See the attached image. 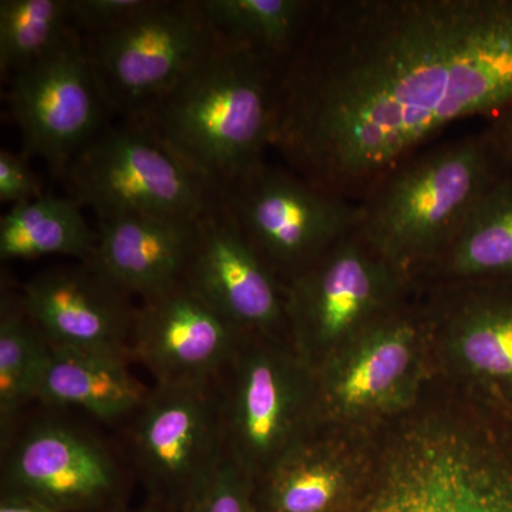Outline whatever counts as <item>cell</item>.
Segmentation results:
<instances>
[{
	"mask_svg": "<svg viewBox=\"0 0 512 512\" xmlns=\"http://www.w3.org/2000/svg\"><path fill=\"white\" fill-rule=\"evenodd\" d=\"M224 198L249 244L284 286L360 221L359 202L265 160L229 185Z\"/></svg>",
	"mask_w": 512,
	"mask_h": 512,
	"instance_id": "obj_10",
	"label": "cell"
},
{
	"mask_svg": "<svg viewBox=\"0 0 512 512\" xmlns=\"http://www.w3.org/2000/svg\"><path fill=\"white\" fill-rule=\"evenodd\" d=\"M148 0H70L74 29L82 36L114 28L136 15Z\"/></svg>",
	"mask_w": 512,
	"mask_h": 512,
	"instance_id": "obj_27",
	"label": "cell"
},
{
	"mask_svg": "<svg viewBox=\"0 0 512 512\" xmlns=\"http://www.w3.org/2000/svg\"><path fill=\"white\" fill-rule=\"evenodd\" d=\"M83 40L107 107L127 119L167 93L220 43L200 0H148L120 25Z\"/></svg>",
	"mask_w": 512,
	"mask_h": 512,
	"instance_id": "obj_9",
	"label": "cell"
},
{
	"mask_svg": "<svg viewBox=\"0 0 512 512\" xmlns=\"http://www.w3.org/2000/svg\"><path fill=\"white\" fill-rule=\"evenodd\" d=\"M63 177L67 195L90 208L99 221L126 215L197 220L224 194L131 120L101 131Z\"/></svg>",
	"mask_w": 512,
	"mask_h": 512,
	"instance_id": "obj_8",
	"label": "cell"
},
{
	"mask_svg": "<svg viewBox=\"0 0 512 512\" xmlns=\"http://www.w3.org/2000/svg\"><path fill=\"white\" fill-rule=\"evenodd\" d=\"M348 512H512V420L433 380L373 434Z\"/></svg>",
	"mask_w": 512,
	"mask_h": 512,
	"instance_id": "obj_2",
	"label": "cell"
},
{
	"mask_svg": "<svg viewBox=\"0 0 512 512\" xmlns=\"http://www.w3.org/2000/svg\"><path fill=\"white\" fill-rule=\"evenodd\" d=\"M39 177L30 168L28 156L0 151V202L18 205L42 197Z\"/></svg>",
	"mask_w": 512,
	"mask_h": 512,
	"instance_id": "obj_28",
	"label": "cell"
},
{
	"mask_svg": "<svg viewBox=\"0 0 512 512\" xmlns=\"http://www.w3.org/2000/svg\"><path fill=\"white\" fill-rule=\"evenodd\" d=\"M429 312L434 379L512 420V284L420 288Z\"/></svg>",
	"mask_w": 512,
	"mask_h": 512,
	"instance_id": "obj_12",
	"label": "cell"
},
{
	"mask_svg": "<svg viewBox=\"0 0 512 512\" xmlns=\"http://www.w3.org/2000/svg\"><path fill=\"white\" fill-rule=\"evenodd\" d=\"M10 111L25 156L43 158L56 175L101 133L109 109L76 29L55 50L10 77Z\"/></svg>",
	"mask_w": 512,
	"mask_h": 512,
	"instance_id": "obj_14",
	"label": "cell"
},
{
	"mask_svg": "<svg viewBox=\"0 0 512 512\" xmlns=\"http://www.w3.org/2000/svg\"><path fill=\"white\" fill-rule=\"evenodd\" d=\"M217 390L227 458L252 481L318 424L315 373L291 340L247 336Z\"/></svg>",
	"mask_w": 512,
	"mask_h": 512,
	"instance_id": "obj_6",
	"label": "cell"
},
{
	"mask_svg": "<svg viewBox=\"0 0 512 512\" xmlns=\"http://www.w3.org/2000/svg\"><path fill=\"white\" fill-rule=\"evenodd\" d=\"M47 340L18 298L3 293L0 309V443L2 448L19 429V417L36 400L37 382L45 362Z\"/></svg>",
	"mask_w": 512,
	"mask_h": 512,
	"instance_id": "obj_24",
	"label": "cell"
},
{
	"mask_svg": "<svg viewBox=\"0 0 512 512\" xmlns=\"http://www.w3.org/2000/svg\"><path fill=\"white\" fill-rule=\"evenodd\" d=\"M20 299L50 345L131 360L137 306L87 262L36 275L23 285Z\"/></svg>",
	"mask_w": 512,
	"mask_h": 512,
	"instance_id": "obj_17",
	"label": "cell"
},
{
	"mask_svg": "<svg viewBox=\"0 0 512 512\" xmlns=\"http://www.w3.org/2000/svg\"><path fill=\"white\" fill-rule=\"evenodd\" d=\"M512 106V0H322L279 74L272 147L359 202L446 128Z\"/></svg>",
	"mask_w": 512,
	"mask_h": 512,
	"instance_id": "obj_1",
	"label": "cell"
},
{
	"mask_svg": "<svg viewBox=\"0 0 512 512\" xmlns=\"http://www.w3.org/2000/svg\"><path fill=\"white\" fill-rule=\"evenodd\" d=\"M217 36L251 47L282 67L311 23L312 0H200Z\"/></svg>",
	"mask_w": 512,
	"mask_h": 512,
	"instance_id": "obj_23",
	"label": "cell"
},
{
	"mask_svg": "<svg viewBox=\"0 0 512 512\" xmlns=\"http://www.w3.org/2000/svg\"><path fill=\"white\" fill-rule=\"evenodd\" d=\"M373 434L333 424L315 429L252 481L258 512H348L372 453Z\"/></svg>",
	"mask_w": 512,
	"mask_h": 512,
	"instance_id": "obj_18",
	"label": "cell"
},
{
	"mask_svg": "<svg viewBox=\"0 0 512 512\" xmlns=\"http://www.w3.org/2000/svg\"><path fill=\"white\" fill-rule=\"evenodd\" d=\"M74 30L70 0L0 2V70L15 76L55 50Z\"/></svg>",
	"mask_w": 512,
	"mask_h": 512,
	"instance_id": "obj_25",
	"label": "cell"
},
{
	"mask_svg": "<svg viewBox=\"0 0 512 512\" xmlns=\"http://www.w3.org/2000/svg\"><path fill=\"white\" fill-rule=\"evenodd\" d=\"M130 360L47 343L36 400L50 410H79L104 423L130 420L148 392Z\"/></svg>",
	"mask_w": 512,
	"mask_h": 512,
	"instance_id": "obj_20",
	"label": "cell"
},
{
	"mask_svg": "<svg viewBox=\"0 0 512 512\" xmlns=\"http://www.w3.org/2000/svg\"><path fill=\"white\" fill-rule=\"evenodd\" d=\"M128 446L148 500L185 512L227 458L217 382L156 384L130 419Z\"/></svg>",
	"mask_w": 512,
	"mask_h": 512,
	"instance_id": "obj_11",
	"label": "cell"
},
{
	"mask_svg": "<svg viewBox=\"0 0 512 512\" xmlns=\"http://www.w3.org/2000/svg\"><path fill=\"white\" fill-rule=\"evenodd\" d=\"M247 336L183 281L137 306L130 356L158 386H208Z\"/></svg>",
	"mask_w": 512,
	"mask_h": 512,
	"instance_id": "obj_16",
	"label": "cell"
},
{
	"mask_svg": "<svg viewBox=\"0 0 512 512\" xmlns=\"http://www.w3.org/2000/svg\"><path fill=\"white\" fill-rule=\"evenodd\" d=\"M83 207L72 197L43 194L37 200L13 205L0 218V259L74 256L87 262L96 232L87 224Z\"/></svg>",
	"mask_w": 512,
	"mask_h": 512,
	"instance_id": "obj_22",
	"label": "cell"
},
{
	"mask_svg": "<svg viewBox=\"0 0 512 512\" xmlns=\"http://www.w3.org/2000/svg\"><path fill=\"white\" fill-rule=\"evenodd\" d=\"M0 512H53L46 505L26 495L2 491L0 494Z\"/></svg>",
	"mask_w": 512,
	"mask_h": 512,
	"instance_id": "obj_30",
	"label": "cell"
},
{
	"mask_svg": "<svg viewBox=\"0 0 512 512\" xmlns=\"http://www.w3.org/2000/svg\"><path fill=\"white\" fill-rule=\"evenodd\" d=\"M512 284V171L480 201L450 247L416 279V286Z\"/></svg>",
	"mask_w": 512,
	"mask_h": 512,
	"instance_id": "obj_21",
	"label": "cell"
},
{
	"mask_svg": "<svg viewBox=\"0 0 512 512\" xmlns=\"http://www.w3.org/2000/svg\"><path fill=\"white\" fill-rule=\"evenodd\" d=\"M184 282L245 335L291 340L284 285L249 244L224 194L198 220Z\"/></svg>",
	"mask_w": 512,
	"mask_h": 512,
	"instance_id": "obj_15",
	"label": "cell"
},
{
	"mask_svg": "<svg viewBox=\"0 0 512 512\" xmlns=\"http://www.w3.org/2000/svg\"><path fill=\"white\" fill-rule=\"evenodd\" d=\"M127 512H171L168 511L167 508H164L163 505L154 503V501L148 500L146 504L143 505V507L137 508V510L134 511H127Z\"/></svg>",
	"mask_w": 512,
	"mask_h": 512,
	"instance_id": "obj_31",
	"label": "cell"
},
{
	"mask_svg": "<svg viewBox=\"0 0 512 512\" xmlns=\"http://www.w3.org/2000/svg\"><path fill=\"white\" fill-rule=\"evenodd\" d=\"M511 171L485 130L433 144L372 185L357 229L416 282Z\"/></svg>",
	"mask_w": 512,
	"mask_h": 512,
	"instance_id": "obj_4",
	"label": "cell"
},
{
	"mask_svg": "<svg viewBox=\"0 0 512 512\" xmlns=\"http://www.w3.org/2000/svg\"><path fill=\"white\" fill-rule=\"evenodd\" d=\"M315 373L316 420L375 434L434 380L429 312L416 291Z\"/></svg>",
	"mask_w": 512,
	"mask_h": 512,
	"instance_id": "obj_5",
	"label": "cell"
},
{
	"mask_svg": "<svg viewBox=\"0 0 512 512\" xmlns=\"http://www.w3.org/2000/svg\"><path fill=\"white\" fill-rule=\"evenodd\" d=\"M2 491L53 512H127L126 471L104 441L62 417L19 427L2 448Z\"/></svg>",
	"mask_w": 512,
	"mask_h": 512,
	"instance_id": "obj_13",
	"label": "cell"
},
{
	"mask_svg": "<svg viewBox=\"0 0 512 512\" xmlns=\"http://www.w3.org/2000/svg\"><path fill=\"white\" fill-rule=\"evenodd\" d=\"M200 218L126 215L99 221L87 264L128 296L153 298L184 281Z\"/></svg>",
	"mask_w": 512,
	"mask_h": 512,
	"instance_id": "obj_19",
	"label": "cell"
},
{
	"mask_svg": "<svg viewBox=\"0 0 512 512\" xmlns=\"http://www.w3.org/2000/svg\"><path fill=\"white\" fill-rule=\"evenodd\" d=\"M185 512H258L252 480L229 458Z\"/></svg>",
	"mask_w": 512,
	"mask_h": 512,
	"instance_id": "obj_26",
	"label": "cell"
},
{
	"mask_svg": "<svg viewBox=\"0 0 512 512\" xmlns=\"http://www.w3.org/2000/svg\"><path fill=\"white\" fill-rule=\"evenodd\" d=\"M279 74L269 57L220 39L180 82L127 120L224 192L272 147Z\"/></svg>",
	"mask_w": 512,
	"mask_h": 512,
	"instance_id": "obj_3",
	"label": "cell"
},
{
	"mask_svg": "<svg viewBox=\"0 0 512 512\" xmlns=\"http://www.w3.org/2000/svg\"><path fill=\"white\" fill-rule=\"evenodd\" d=\"M416 288L356 228L284 286L292 345L318 369Z\"/></svg>",
	"mask_w": 512,
	"mask_h": 512,
	"instance_id": "obj_7",
	"label": "cell"
},
{
	"mask_svg": "<svg viewBox=\"0 0 512 512\" xmlns=\"http://www.w3.org/2000/svg\"><path fill=\"white\" fill-rule=\"evenodd\" d=\"M485 133L512 170V106L495 116L490 126L485 128Z\"/></svg>",
	"mask_w": 512,
	"mask_h": 512,
	"instance_id": "obj_29",
	"label": "cell"
}]
</instances>
